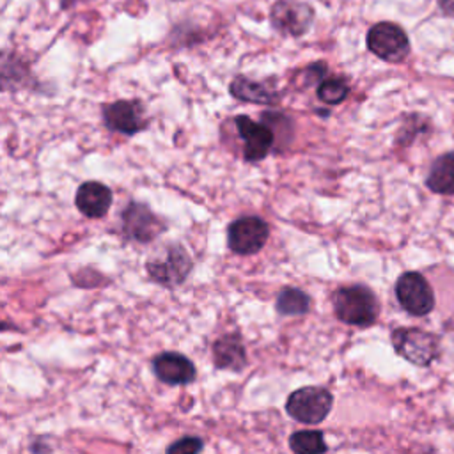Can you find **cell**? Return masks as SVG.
I'll list each match as a JSON object with an SVG mask.
<instances>
[{
    "label": "cell",
    "mask_w": 454,
    "mask_h": 454,
    "mask_svg": "<svg viewBox=\"0 0 454 454\" xmlns=\"http://www.w3.org/2000/svg\"><path fill=\"white\" fill-rule=\"evenodd\" d=\"M270 229L261 216L247 215L236 218L227 229V245L238 255L257 254L268 241Z\"/></svg>",
    "instance_id": "5b68a950"
},
{
    "label": "cell",
    "mask_w": 454,
    "mask_h": 454,
    "mask_svg": "<svg viewBox=\"0 0 454 454\" xmlns=\"http://www.w3.org/2000/svg\"><path fill=\"white\" fill-rule=\"evenodd\" d=\"M161 231H165V223L145 204L129 202L124 207L122 232L128 239H133L138 243H149Z\"/></svg>",
    "instance_id": "30bf717a"
},
{
    "label": "cell",
    "mask_w": 454,
    "mask_h": 454,
    "mask_svg": "<svg viewBox=\"0 0 454 454\" xmlns=\"http://www.w3.org/2000/svg\"><path fill=\"white\" fill-rule=\"evenodd\" d=\"M289 447L294 454H325L328 450L325 436L317 429L294 431L289 436Z\"/></svg>",
    "instance_id": "ac0fdd59"
},
{
    "label": "cell",
    "mask_w": 454,
    "mask_h": 454,
    "mask_svg": "<svg viewBox=\"0 0 454 454\" xmlns=\"http://www.w3.org/2000/svg\"><path fill=\"white\" fill-rule=\"evenodd\" d=\"M335 317L353 326H371L380 314L376 294L362 284L342 286L332 294Z\"/></svg>",
    "instance_id": "6da1fadb"
},
{
    "label": "cell",
    "mask_w": 454,
    "mask_h": 454,
    "mask_svg": "<svg viewBox=\"0 0 454 454\" xmlns=\"http://www.w3.org/2000/svg\"><path fill=\"white\" fill-rule=\"evenodd\" d=\"M275 309L280 316L307 314L310 310V296L298 287L287 286V287L280 289L277 301H275Z\"/></svg>",
    "instance_id": "e0dca14e"
},
{
    "label": "cell",
    "mask_w": 454,
    "mask_h": 454,
    "mask_svg": "<svg viewBox=\"0 0 454 454\" xmlns=\"http://www.w3.org/2000/svg\"><path fill=\"white\" fill-rule=\"evenodd\" d=\"M395 296L399 305L411 316H426L434 307L433 289L417 271H406L397 278Z\"/></svg>",
    "instance_id": "ba28073f"
},
{
    "label": "cell",
    "mask_w": 454,
    "mask_h": 454,
    "mask_svg": "<svg viewBox=\"0 0 454 454\" xmlns=\"http://www.w3.org/2000/svg\"><path fill=\"white\" fill-rule=\"evenodd\" d=\"M103 122L108 129L131 137L147 126V117L138 101L119 99L103 106Z\"/></svg>",
    "instance_id": "8fae6325"
},
{
    "label": "cell",
    "mask_w": 454,
    "mask_h": 454,
    "mask_svg": "<svg viewBox=\"0 0 454 454\" xmlns=\"http://www.w3.org/2000/svg\"><path fill=\"white\" fill-rule=\"evenodd\" d=\"M78 211L87 218H103L112 206V190L99 181H85L74 197Z\"/></svg>",
    "instance_id": "5bb4252c"
},
{
    "label": "cell",
    "mask_w": 454,
    "mask_h": 454,
    "mask_svg": "<svg viewBox=\"0 0 454 454\" xmlns=\"http://www.w3.org/2000/svg\"><path fill=\"white\" fill-rule=\"evenodd\" d=\"M234 124L243 140V158L247 161H261L268 156L275 142V133L266 122H255L248 115H236Z\"/></svg>",
    "instance_id": "9c48e42d"
},
{
    "label": "cell",
    "mask_w": 454,
    "mask_h": 454,
    "mask_svg": "<svg viewBox=\"0 0 454 454\" xmlns=\"http://www.w3.org/2000/svg\"><path fill=\"white\" fill-rule=\"evenodd\" d=\"M392 344L397 355L420 367L429 365L440 353L438 337L420 328H395Z\"/></svg>",
    "instance_id": "277c9868"
},
{
    "label": "cell",
    "mask_w": 454,
    "mask_h": 454,
    "mask_svg": "<svg viewBox=\"0 0 454 454\" xmlns=\"http://www.w3.org/2000/svg\"><path fill=\"white\" fill-rule=\"evenodd\" d=\"M426 183L436 193L454 195V153L442 154L434 160Z\"/></svg>",
    "instance_id": "2e32d148"
},
{
    "label": "cell",
    "mask_w": 454,
    "mask_h": 454,
    "mask_svg": "<svg viewBox=\"0 0 454 454\" xmlns=\"http://www.w3.org/2000/svg\"><path fill=\"white\" fill-rule=\"evenodd\" d=\"M367 48L387 62H401L410 51L408 35L404 30L390 21L376 23L367 32Z\"/></svg>",
    "instance_id": "8992f818"
},
{
    "label": "cell",
    "mask_w": 454,
    "mask_h": 454,
    "mask_svg": "<svg viewBox=\"0 0 454 454\" xmlns=\"http://www.w3.org/2000/svg\"><path fill=\"white\" fill-rule=\"evenodd\" d=\"M231 94L236 99L247 101V103H259V105H275L278 101V94L271 90L268 85L261 82H254L247 76H236L231 85Z\"/></svg>",
    "instance_id": "9a60e30c"
},
{
    "label": "cell",
    "mask_w": 454,
    "mask_h": 454,
    "mask_svg": "<svg viewBox=\"0 0 454 454\" xmlns=\"http://www.w3.org/2000/svg\"><path fill=\"white\" fill-rule=\"evenodd\" d=\"M349 87L342 78H326L317 87V98L326 105H339L348 98Z\"/></svg>",
    "instance_id": "d6986e66"
},
{
    "label": "cell",
    "mask_w": 454,
    "mask_h": 454,
    "mask_svg": "<svg viewBox=\"0 0 454 454\" xmlns=\"http://www.w3.org/2000/svg\"><path fill=\"white\" fill-rule=\"evenodd\" d=\"M312 20L314 9L301 0H277L270 9V21L282 35H303L310 28Z\"/></svg>",
    "instance_id": "52a82bcc"
},
{
    "label": "cell",
    "mask_w": 454,
    "mask_h": 454,
    "mask_svg": "<svg viewBox=\"0 0 454 454\" xmlns=\"http://www.w3.org/2000/svg\"><path fill=\"white\" fill-rule=\"evenodd\" d=\"M154 376L167 385H188L195 381L197 369L193 362L177 351H163L151 360Z\"/></svg>",
    "instance_id": "7c38bea8"
},
{
    "label": "cell",
    "mask_w": 454,
    "mask_h": 454,
    "mask_svg": "<svg viewBox=\"0 0 454 454\" xmlns=\"http://www.w3.org/2000/svg\"><path fill=\"white\" fill-rule=\"evenodd\" d=\"M333 406V395L325 387H301L289 394L286 401V411L289 417L301 424L323 422Z\"/></svg>",
    "instance_id": "3957f363"
},
{
    "label": "cell",
    "mask_w": 454,
    "mask_h": 454,
    "mask_svg": "<svg viewBox=\"0 0 454 454\" xmlns=\"http://www.w3.org/2000/svg\"><path fill=\"white\" fill-rule=\"evenodd\" d=\"M211 353H213V365L220 371L241 372L248 364L247 349L239 332L220 335L211 344Z\"/></svg>",
    "instance_id": "4fadbf2b"
},
{
    "label": "cell",
    "mask_w": 454,
    "mask_h": 454,
    "mask_svg": "<svg viewBox=\"0 0 454 454\" xmlns=\"http://www.w3.org/2000/svg\"><path fill=\"white\" fill-rule=\"evenodd\" d=\"M204 447L202 438L199 436H181L176 442H172L170 445H167L165 454H200Z\"/></svg>",
    "instance_id": "ffe728a7"
},
{
    "label": "cell",
    "mask_w": 454,
    "mask_h": 454,
    "mask_svg": "<svg viewBox=\"0 0 454 454\" xmlns=\"http://www.w3.org/2000/svg\"><path fill=\"white\" fill-rule=\"evenodd\" d=\"M193 268V261L184 247L179 243H172L163 247L161 252L153 254L147 262L145 270L149 277L163 286V287H177L181 286Z\"/></svg>",
    "instance_id": "7a4b0ae2"
},
{
    "label": "cell",
    "mask_w": 454,
    "mask_h": 454,
    "mask_svg": "<svg viewBox=\"0 0 454 454\" xmlns=\"http://www.w3.org/2000/svg\"><path fill=\"white\" fill-rule=\"evenodd\" d=\"M438 4H440L443 12L454 16V0H438Z\"/></svg>",
    "instance_id": "44dd1931"
}]
</instances>
